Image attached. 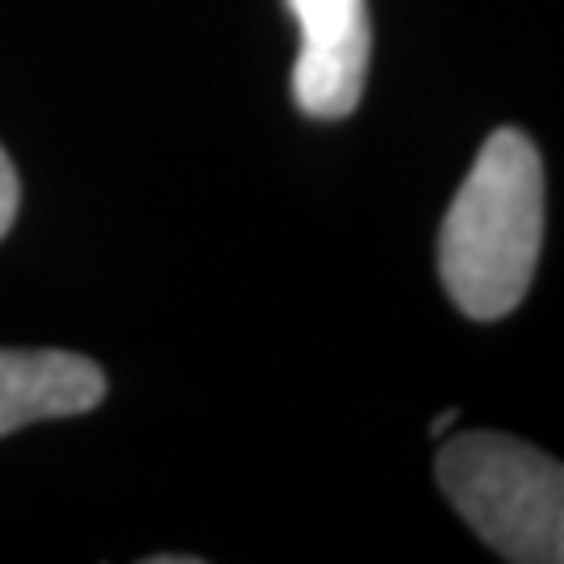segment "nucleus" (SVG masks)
I'll list each match as a JSON object with an SVG mask.
<instances>
[{"label": "nucleus", "mask_w": 564, "mask_h": 564, "mask_svg": "<svg viewBox=\"0 0 564 564\" xmlns=\"http://www.w3.org/2000/svg\"><path fill=\"white\" fill-rule=\"evenodd\" d=\"M544 247V160L523 130L502 126L477 151L447 205L440 276L473 323H498L527 297Z\"/></svg>", "instance_id": "nucleus-1"}, {"label": "nucleus", "mask_w": 564, "mask_h": 564, "mask_svg": "<svg viewBox=\"0 0 564 564\" xmlns=\"http://www.w3.org/2000/svg\"><path fill=\"white\" fill-rule=\"evenodd\" d=\"M435 477L498 556L514 564L564 561V468L540 447L468 431L440 447Z\"/></svg>", "instance_id": "nucleus-2"}, {"label": "nucleus", "mask_w": 564, "mask_h": 564, "mask_svg": "<svg viewBox=\"0 0 564 564\" xmlns=\"http://www.w3.org/2000/svg\"><path fill=\"white\" fill-rule=\"evenodd\" d=\"M302 25L293 97L305 118L339 121L356 113L368 80L372 30L364 0H289Z\"/></svg>", "instance_id": "nucleus-3"}, {"label": "nucleus", "mask_w": 564, "mask_h": 564, "mask_svg": "<svg viewBox=\"0 0 564 564\" xmlns=\"http://www.w3.org/2000/svg\"><path fill=\"white\" fill-rule=\"evenodd\" d=\"M105 402V372L76 351H0V435Z\"/></svg>", "instance_id": "nucleus-4"}, {"label": "nucleus", "mask_w": 564, "mask_h": 564, "mask_svg": "<svg viewBox=\"0 0 564 564\" xmlns=\"http://www.w3.org/2000/svg\"><path fill=\"white\" fill-rule=\"evenodd\" d=\"M18 202H21L18 172H13V163H9L4 147H0V239L9 235V226H13V218H18Z\"/></svg>", "instance_id": "nucleus-5"}, {"label": "nucleus", "mask_w": 564, "mask_h": 564, "mask_svg": "<svg viewBox=\"0 0 564 564\" xmlns=\"http://www.w3.org/2000/svg\"><path fill=\"white\" fill-rule=\"evenodd\" d=\"M452 423H456V410H444V414H440V419L431 423V435H444V431H447Z\"/></svg>", "instance_id": "nucleus-6"}]
</instances>
